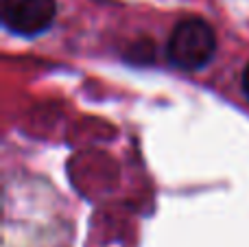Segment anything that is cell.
<instances>
[{
	"label": "cell",
	"mask_w": 249,
	"mask_h": 247,
	"mask_svg": "<svg viewBox=\"0 0 249 247\" xmlns=\"http://www.w3.org/2000/svg\"><path fill=\"white\" fill-rule=\"evenodd\" d=\"M216 51L214 29L201 18H186L177 22L166 44V57L179 70H199L212 59Z\"/></svg>",
	"instance_id": "cell-1"
},
{
	"label": "cell",
	"mask_w": 249,
	"mask_h": 247,
	"mask_svg": "<svg viewBox=\"0 0 249 247\" xmlns=\"http://www.w3.org/2000/svg\"><path fill=\"white\" fill-rule=\"evenodd\" d=\"M2 24L11 33L33 37L51 29L57 16L55 0H2Z\"/></svg>",
	"instance_id": "cell-2"
},
{
	"label": "cell",
	"mask_w": 249,
	"mask_h": 247,
	"mask_svg": "<svg viewBox=\"0 0 249 247\" xmlns=\"http://www.w3.org/2000/svg\"><path fill=\"white\" fill-rule=\"evenodd\" d=\"M243 90H245V94H247V99H249V64H247L245 72H243Z\"/></svg>",
	"instance_id": "cell-3"
}]
</instances>
